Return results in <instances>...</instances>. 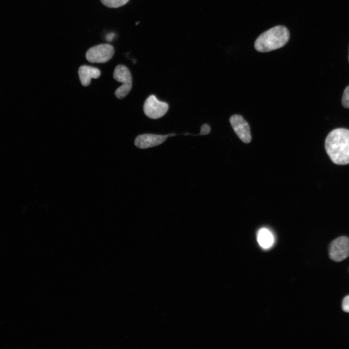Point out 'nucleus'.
<instances>
[{
    "instance_id": "nucleus-1",
    "label": "nucleus",
    "mask_w": 349,
    "mask_h": 349,
    "mask_svg": "<svg viewBox=\"0 0 349 349\" xmlns=\"http://www.w3.org/2000/svg\"><path fill=\"white\" fill-rule=\"evenodd\" d=\"M325 148L334 163L349 164V130L339 128L331 131L326 138Z\"/></svg>"
},
{
    "instance_id": "nucleus-2",
    "label": "nucleus",
    "mask_w": 349,
    "mask_h": 349,
    "mask_svg": "<svg viewBox=\"0 0 349 349\" xmlns=\"http://www.w3.org/2000/svg\"><path fill=\"white\" fill-rule=\"evenodd\" d=\"M288 30L283 26H276L261 34L254 43L255 49L267 52L284 46L289 39Z\"/></svg>"
},
{
    "instance_id": "nucleus-3",
    "label": "nucleus",
    "mask_w": 349,
    "mask_h": 349,
    "mask_svg": "<svg viewBox=\"0 0 349 349\" xmlns=\"http://www.w3.org/2000/svg\"><path fill=\"white\" fill-rule=\"evenodd\" d=\"M113 76L116 81L123 83L115 92V96L119 99H122L127 95L132 88L130 72L126 66L118 65L114 69Z\"/></svg>"
},
{
    "instance_id": "nucleus-4",
    "label": "nucleus",
    "mask_w": 349,
    "mask_h": 349,
    "mask_svg": "<svg viewBox=\"0 0 349 349\" xmlns=\"http://www.w3.org/2000/svg\"><path fill=\"white\" fill-rule=\"evenodd\" d=\"M114 53V49L112 45L102 44L90 48L86 53V58L92 63H104L112 57Z\"/></svg>"
},
{
    "instance_id": "nucleus-5",
    "label": "nucleus",
    "mask_w": 349,
    "mask_h": 349,
    "mask_svg": "<svg viewBox=\"0 0 349 349\" xmlns=\"http://www.w3.org/2000/svg\"><path fill=\"white\" fill-rule=\"evenodd\" d=\"M169 109L168 104L159 100L155 95H152L145 100L143 110L148 117L156 119L164 116Z\"/></svg>"
},
{
    "instance_id": "nucleus-6",
    "label": "nucleus",
    "mask_w": 349,
    "mask_h": 349,
    "mask_svg": "<svg viewBox=\"0 0 349 349\" xmlns=\"http://www.w3.org/2000/svg\"><path fill=\"white\" fill-rule=\"evenodd\" d=\"M330 258L336 262L341 261L349 256V238L342 236L333 240L329 248Z\"/></svg>"
},
{
    "instance_id": "nucleus-7",
    "label": "nucleus",
    "mask_w": 349,
    "mask_h": 349,
    "mask_svg": "<svg viewBox=\"0 0 349 349\" xmlns=\"http://www.w3.org/2000/svg\"><path fill=\"white\" fill-rule=\"evenodd\" d=\"M231 125L238 137L244 143H249L251 140L250 128L248 123L242 116L235 114L229 119Z\"/></svg>"
},
{
    "instance_id": "nucleus-8",
    "label": "nucleus",
    "mask_w": 349,
    "mask_h": 349,
    "mask_svg": "<svg viewBox=\"0 0 349 349\" xmlns=\"http://www.w3.org/2000/svg\"><path fill=\"white\" fill-rule=\"evenodd\" d=\"M174 135H176L174 133H170L164 135L143 134L140 135L136 138L134 144L136 147L140 149L153 147L162 143L168 137Z\"/></svg>"
},
{
    "instance_id": "nucleus-9",
    "label": "nucleus",
    "mask_w": 349,
    "mask_h": 349,
    "mask_svg": "<svg viewBox=\"0 0 349 349\" xmlns=\"http://www.w3.org/2000/svg\"><path fill=\"white\" fill-rule=\"evenodd\" d=\"M78 74L81 84L87 86L90 84L91 79H97L100 76V71L96 67L82 65L79 69Z\"/></svg>"
},
{
    "instance_id": "nucleus-10",
    "label": "nucleus",
    "mask_w": 349,
    "mask_h": 349,
    "mask_svg": "<svg viewBox=\"0 0 349 349\" xmlns=\"http://www.w3.org/2000/svg\"><path fill=\"white\" fill-rule=\"evenodd\" d=\"M257 240L262 248L267 249L273 245L274 238L270 230L266 228H262L257 232Z\"/></svg>"
},
{
    "instance_id": "nucleus-11",
    "label": "nucleus",
    "mask_w": 349,
    "mask_h": 349,
    "mask_svg": "<svg viewBox=\"0 0 349 349\" xmlns=\"http://www.w3.org/2000/svg\"><path fill=\"white\" fill-rule=\"evenodd\" d=\"M129 0H100L105 6L110 8H118L127 4Z\"/></svg>"
},
{
    "instance_id": "nucleus-12",
    "label": "nucleus",
    "mask_w": 349,
    "mask_h": 349,
    "mask_svg": "<svg viewBox=\"0 0 349 349\" xmlns=\"http://www.w3.org/2000/svg\"><path fill=\"white\" fill-rule=\"evenodd\" d=\"M342 104L344 107L349 108V85L347 86L343 92Z\"/></svg>"
},
{
    "instance_id": "nucleus-13",
    "label": "nucleus",
    "mask_w": 349,
    "mask_h": 349,
    "mask_svg": "<svg viewBox=\"0 0 349 349\" xmlns=\"http://www.w3.org/2000/svg\"><path fill=\"white\" fill-rule=\"evenodd\" d=\"M342 307L344 312L349 313V295L346 296L344 298Z\"/></svg>"
},
{
    "instance_id": "nucleus-14",
    "label": "nucleus",
    "mask_w": 349,
    "mask_h": 349,
    "mask_svg": "<svg viewBox=\"0 0 349 349\" xmlns=\"http://www.w3.org/2000/svg\"><path fill=\"white\" fill-rule=\"evenodd\" d=\"M210 128L208 125L206 124H203L201 128V131L197 135H206L210 133Z\"/></svg>"
},
{
    "instance_id": "nucleus-15",
    "label": "nucleus",
    "mask_w": 349,
    "mask_h": 349,
    "mask_svg": "<svg viewBox=\"0 0 349 349\" xmlns=\"http://www.w3.org/2000/svg\"><path fill=\"white\" fill-rule=\"evenodd\" d=\"M114 34H113V33H109V34H108L107 35L106 38V39H107V41H111L112 40V39L113 37L114 36Z\"/></svg>"
},
{
    "instance_id": "nucleus-16",
    "label": "nucleus",
    "mask_w": 349,
    "mask_h": 349,
    "mask_svg": "<svg viewBox=\"0 0 349 349\" xmlns=\"http://www.w3.org/2000/svg\"></svg>"
}]
</instances>
